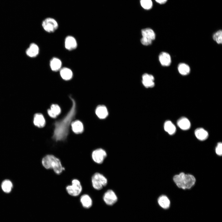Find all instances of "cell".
Here are the masks:
<instances>
[{
	"label": "cell",
	"instance_id": "cell-26",
	"mask_svg": "<svg viewBox=\"0 0 222 222\" xmlns=\"http://www.w3.org/2000/svg\"><path fill=\"white\" fill-rule=\"evenodd\" d=\"M13 187L12 182L10 180H5L2 183L1 188L2 190L6 193L10 192Z\"/></svg>",
	"mask_w": 222,
	"mask_h": 222
},
{
	"label": "cell",
	"instance_id": "cell-7",
	"mask_svg": "<svg viewBox=\"0 0 222 222\" xmlns=\"http://www.w3.org/2000/svg\"><path fill=\"white\" fill-rule=\"evenodd\" d=\"M42 26L46 31L50 33L54 32L57 29L58 24L54 18L48 17L43 21Z\"/></svg>",
	"mask_w": 222,
	"mask_h": 222
},
{
	"label": "cell",
	"instance_id": "cell-19",
	"mask_svg": "<svg viewBox=\"0 0 222 222\" xmlns=\"http://www.w3.org/2000/svg\"><path fill=\"white\" fill-rule=\"evenodd\" d=\"M48 115L51 117L55 118L61 112L60 106L56 104H53L51 106L50 109L47 111Z\"/></svg>",
	"mask_w": 222,
	"mask_h": 222
},
{
	"label": "cell",
	"instance_id": "cell-30",
	"mask_svg": "<svg viewBox=\"0 0 222 222\" xmlns=\"http://www.w3.org/2000/svg\"><path fill=\"white\" fill-rule=\"evenodd\" d=\"M155 1L158 3L162 4H164L166 2L167 0H155Z\"/></svg>",
	"mask_w": 222,
	"mask_h": 222
},
{
	"label": "cell",
	"instance_id": "cell-13",
	"mask_svg": "<svg viewBox=\"0 0 222 222\" xmlns=\"http://www.w3.org/2000/svg\"><path fill=\"white\" fill-rule=\"evenodd\" d=\"M177 125L181 130H187L191 127V124L189 119L185 117H182L179 119L177 121Z\"/></svg>",
	"mask_w": 222,
	"mask_h": 222
},
{
	"label": "cell",
	"instance_id": "cell-18",
	"mask_svg": "<svg viewBox=\"0 0 222 222\" xmlns=\"http://www.w3.org/2000/svg\"><path fill=\"white\" fill-rule=\"evenodd\" d=\"M50 65L52 71L57 72L61 69L62 63L60 59L56 57H54L51 60Z\"/></svg>",
	"mask_w": 222,
	"mask_h": 222
},
{
	"label": "cell",
	"instance_id": "cell-27",
	"mask_svg": "<svg viewBox=\"0 0 222 222\" xmlns=\"http://www.w3.org/2000/svg\"><path fill=\"white\" fill-rule=\"evenodd\" d=\"M212 38L218 44H221L222 43V31L220 30L215 33L213 36Z\"/></svg>",
	"mask_w": 222,
	"mask_h": 222
},
{
	"label": "cell",
	"instance_id": "cell-1",
	"mask_svg": "<svg viewBox=\"0 0 222 222\" xmlns=\"http://www.w3.org/2000/svg\"><path fill=\"white\" fill-rule=\"evenodd\" d=\"M72 102L71 107L67 114L61 120L54 124L53 138L56 141H63L66 139L69 132V126L76 113V103L71 96L69 97Z\"/></svg>",
	"mask_w": 222,
	"mask_h": 222
},
{
	"label": "cell",
	"instance_id": "cell-24",
	"mask_svg": "<svg viewBox=\"0 0 222 222\" xmlns=\"http://www.w3.org/2000/svg\"><path fill=\"white\" fill-rule=\"evenodd\" d=\"M178 70L179 73L183 76H186L190 72L191 69L190 66L187 64L182 63L179 64Z\"/></svg>",
	"mask_w": 222,
	"mask_h": 222
},
{
	"label": "cell",
	"instance_id": "cell-2",
	"mask_svg": "<svg viewBox=\"0 0 222 222\" xmlns=\"http://www.w3.org/2000/svg\"><path fill=\"white\" fill-rule=\"evenodd\" d=\"M42 163L45 168L52 169L57 175L60 174L65 170L59 159L52 154H47L42 159Z\"/></svg>",
	"mask_w": 222,
	"mask_h": 222
},
{
	"label": "cell",
	"instance_id": "cell-4",
	"mask_svg": "<svg viewBox=\"0 0 222 222\" xmlns=\"http://www.w3.org/2000/svg\"><path fill=\"white\" fill-rule=\"evenodd\" d=\"M141 32L142 36L140 40L141 43L146 46L151 45L156 38L154 31L152 29L147 28L142 29Z\"/></svg>",
	"mask_w": 222,
	"mask_h": 222
},
{
	"label": "cell",
	"instance_id": "cell-9",
	"mask_svg": "<svg viewBox=\"0 0 222 222\" xmlns=\"http://www.w3.org/2000/svg\"><path fill=\"white\" fill-rule=\"evenodd\" d=\"M103 199L105 204L109 205H113L117 200V195L112 190H108L105 193Z\"/></svg>",
	"mask_w": 222,
	"mask_h": 222
},
{
	"label": "cell",
	"instance_id": "cell-22",
	"mask_svg": "<svg viewBox=\"0 0 222 222\" xmlns=\"http://www.w3.org/2000/svg\"><path fill=\"white\" fill-rule=\"evenodd\" d=\"M60 74L62 78L65 80H68L71 79L73 76L72 71L70 69L66 67L60 69Z\"/></svg>",
	"mask_w": 222,
	"mask_h": 222
},
{
	"label": "cell",
	"instance_id": "cell-5",
	"mask_svg": "<svg viewBox=\"0 0 222 222\" xmlns=\"http://www.w3.org/2000/svg\"><path fill=\"white\" fill-rule=\"evenodd\" d=\"M92 186L95 189L100 190L107 185V180L102 174L97 172L92 176Z\"/></svg>",
	"mask_w": 222,
	"mask_h": 222
},
{
	"label": "cell",
	"instance_id": "cell-8",
	"mask_svg": "<svg viewBox=\"0 0 222 222\" xmlns=\"http://www.w3.org/2000/svg\"><path fill=\"white\" fill-rule=\"evenodd\" d=\"M92 158L93 160L98 164H101L104 161L107 156L105 151L101 148L94 150L92 153Z\"/></svg>",
	"mask_w": 222,
	"mask_h": 222
},
{
	"label": "cell",
	"instance_id": "cell-25",
	"mask_svg": "<svg viewBox=\"0 0 222 222\" xmlns=\"http://www.w3.org/2000/svg\"><path fill=\"white\" fill-rule=\"evenodd\" d=\"M158 203L161 207L165 209L168 208L170 204L169 199L165 195H161L158 198Z\"/></svg>",
	"mask_w": 222,
	"mask_h": 222
},
{
	"label": "cell",
	"instance_id": "cell-17",
	"mask_svg": "<svg viewBox=\"0 0 222 222\" xmlns=\"http://www.w3.org/2000/svg\"><path fill=\"white\" fill-rule=\"evenodd\" d=\"M195 134L196 138L200 141L206 140L208 136V132L202 128L196 129L195 131Z\"/></svg>",
	"mask_w": 222,
	"mask_h": 222
},
{
	"label": "cell",
	"instance_id": "cell-15",
	"mask_svg": "<svg viewBox=\"0 0 222 222\" xmlns=\"http://www.w3.org/2000/svg\"><path fill=\"white\" fill-rule=\"evenodd\" d=\"M33 123L38 127H43L45 124V121L43 115L40 113L35 114L34 117Z\"/></svg>",
	"mask_w": 222,
	"mask_h": 222
},
{
	"label": "cell",
	"instance_id": "cell-20",
	"mask_svg": "<svg viewBox=\"0 0 222 222\" xmlns=\"http://www.w3.org/2000/svg\"><path fill=\"white\" fill-rule=\"evenodd\" d=\"M71 125L73 131L76 134L82 133L84 130V127L82 123L79 120L72 122Z\"/></svg>",
	"mask_w": 222,
	"mask_h": 222
},
{
	"label": "cell",
	"instance_id": "cell-29",
	"mask_svg": "<svg viewBox=\"0 0 222 222\" xmlns=\"http://www.w3.org/2000/svg\"><path fill=\"white\" fill-rule=\"evenodd\" d=\"M216 152L218 155L221 156L222 154V143L219 142L217 143L216 148Z\"/></svg>",
	"mask_w": 222,
	"mask_h": 222
},
{
	"label": "cell",
	"instance_id": "cell-6",
	"mask_svg": "<svg viewBox=\"0 0 222 222\" xmlns=\"http://www.w3.org/2000/svg\"><path fill=\"white\" fill-rule=\"evenodd\" d=\"M66 188L68 193L73 196H78L82 191V187L80 182L76 179H73L71 185L67 186Z\"/></svg>",
	"mask_w": 222,
	"mask_h": 222
},
{
	"label": "cell",
	"instance_id": "cell-16",
	"mask_svg": "<svg viewBox=\"0 0 222 222\" xmlns=\"http://www.w3.org/2000/svg\"><path fill=\"white\" fill-rule=\"evenodd\" d=\"M39 52V49L37 44L31 43L26 51L27 55L29 57H34L36 56Z\"/></svg>",
	"mask_w": 222,
	"mask_h": 222
},
{
	"label": "cell",
	"instance_id": "cell-21",
	"mask_svg": "<svg viewBox=\"0 0 222 222\" xmlns=\"http://www.w3.org/2000/svg\"><path fill=\"white\" fill-rule=\"evenodd\" d=\"M164 129L165 131L170 135L174 134L176 131V127L175 125L169 120H167L165 122Z\"/></svg>",
	"mask_w": 222,
	"mask_h": 222
},
{
	"label": "cell",
	"instance_id": "cell-10",
	"mask_svg": "<svg viewBox=\"0 0 222 222\" xmlns=\"http://www.w3.org/2000/svg\"><path fill=\"white\" fill-rule=\"evenodd\" d=\"M154 76L151 74L145 73L142 76V83L146 88H151L154 86L155 83Z\"/></svg>",
	"mask_w": 222,
	"mask_h": 222
},
{
	"label": "cell",
	"instance_id": "cell-11",
	"mask_svg": "<svg viewBox=\"0 0 222 222\" xmlns=\"http://www.w3.org/2000/svg\"><path fill=\"white\" fill-rule=\"evenodd\" d=\"M158 60L161 64L163 66H169L171 62L170 55L167 52L164 51L161 52L158 56Z\"/></svg>",
	"mask_w": 222,
	"mask_h": 222
},
{
	"label": "cell",
	"instance_id": "cell-14",
	"mask_svg": "<svg viewBox=\"0 0 222 222\" xmlns=\"http://www.w3.org/2000/svg\"><path fill=\"white\" fill-rule=\"evenodd\" d=\"M95 113L98 117L101 119L106 118L108 115L107 108L103 105H100L97 106L96 109Z\"/></svg>",
	"mask_w": 222,
	"mask_h": 222
},
{
	"label": "cell",
	"instance_id": "cell-12",
	"mask_svg": "<svg viewBox=\"0 0 222 222\" xmlns=\"http://www.w3.org/2000/svg\"><path fill=\"white\" fill-rule=\"evenodd\" d=\"M77 43L76 39L72 36L66 37L65 40V47L66 49L72 51L76 48Z\"/></svg>",
	"mask_w": 222,
	"mask_h": 222
},
{
	"label": "cell",
	"instance_id": "cell-3",
	"mask_svg": "<svg viewBox=\"0 0 222 222\" xmlns=\"http://www.w3.org/2000/svg\"><path fill=\"white\" fill-rule=\"evenodd\" d=\"M173 179L177 186L183 189H190L196 181L195 178L192 175L183 172L175 175Z\"/></svg>",
	"mask_w": 222,
	"mask_h": 222
},
{
	"label": "cell",
	"instance_id": "cell-28",
	"mask_svg": "<svg viewBox=\"0 0 222 222\" xmlns=\"http://www.w3.org/2000/svg\"><path fill=\"white\" fill-rule=\"evenodd\" d=\"M140 3L142 7L146 10L150 9L153 6L151 0H140Z\"/></svg>",
	"mask_w": 222,
	"mask_h": 222
},
{
	"label": "cell",
	"instance_id": "cell-23",
	"mask_svg": "<svg viewBox=\"0 0 222 222\" xmlns=\"http://www.w3.org/2000/svg\"><path fill=\"white\" fill-rule=\"evenodd\" d=\"M80 201L83 206L85 208H90L92 205V200L90 196L87 194H84L80 198Z\"/></svg>",
	"mask_w": 222,
	"mask_h": 222
}]
</instances>
